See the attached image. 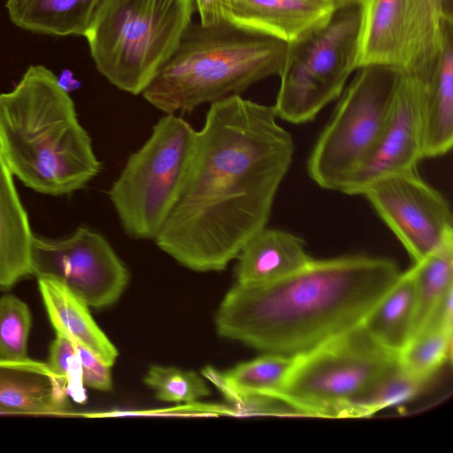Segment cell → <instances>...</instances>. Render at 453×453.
<instances>
[{
  "instance_id": "1",
  "label": "cell",
  "mask_w": 453,
  "mask_h": 453,
  "mask_svg": "<svg viewBox=\"0 0 453 453\" xmlns=\"http://www.w3.org/2000/svg\"><path fill=\"white\" fill-rule=\"evenodd\" d=\"M273 106L233 95L211 103L179 196L154 240L181 265L222 271L266 226L295 144Z\"/></svg>"
},
{
  "instance_id": "2",
  "label": "cell",
  "mask_w": 453,
  "mask_h": 453,
  "mask_svg": "<svg viewBox=\"0 0 453 453\" xmlns=\"http://www.w3.org/2000/svg\"><path fill=\"white\" fill-rule=\"evenodd\" d=\"M401 273L385 257L313 258L277 280L236 283L218 308L216 329L265 353L294 357L361 324Z\"/></svg>"
},
{
  "instance_id": "3",
  "label": "cell",
  "mask_w": 453,
  "mask_h": 453,
  "mask_svg": "<svg viewBox=\"0 0 453 453\" xmlns=\"http://www.w3.org/2000/svg\"><path fill=\"white\" fill-rule=\"evenodd\" d=\"M0 155L26 187L50 196L73 193L101 170L73 99L43 65L0 94Z\"/></svg>"
},
{
  "instance_id": "4",
  "label": "cell",
  "mask_w": 453,
  "mask_h": 453,
  "mask_svg": "<svg viewBox=\"0 0 453 453\" xmlns=\"http://www.w3.org/2000/svg\"><path fill=\"white\" fill-rule=\"evenodd\" d=\"M287 51V42L226 19L191 22L142 96L165 114L188 113L279 76Z\"/></svg>"
},
{
  "instance_id": "5",
  "label": "cell",
  "mask_w": 453,
  "mask_h": 453,
  "mask_svg": "<svg viewBox=\"0 0 453 453\" xmlns=\"http://www.w3.org/2000/svg\"><path fill=\"white\" fill-rule=\"evenodd\" d=\"M194 0H102L85 34L98 72L139 95L191 24Z\"/></svg>"
},
{
  "instance_id": "6",
  "label": "cell",
  "mask_w": 453,
  "mask_h": 453,
  "mask_svg": "<svg viewBox=\"0 0 453 453\" xmlns=\"http://www.w3.org/2000/svg\"><path fill=\"white\" fill-rule=\"evenodd\" d=\"M196 132L176 114H165L147 141L127 158L108 195L125 233L155 240L182 188Z\"/></svg>"
},
{
  "instance_id": "7",
  "label": "cell",
  "mask_w": 453,
  "mask_h": 453,
  "mask_svg": "<svg viewBox=\"0 0 453 453\" xmlns=\"http://www.w3.org/2000/svg\"><path fill=\"white\" fill-rule=\"evenodd\" d=\"M397 364L359 324L295 356L278 400L290 416L336 418Z\"/></svg>"
},
{
  "instance_id": "8",
  "label": "cell",
  "mask_w": 453,
  "mask_h": 453,
  "mask_svg": "<svg viewBox=\"0 0 453 453\" xmlns=\"http://www.w3.org/2000/svg\"><path fill=\"white\" fill-rule=\"evenodd\" d=\"M360 9H336L323 24L288 43L273 109L278 119L293 124L313 120L341 96L357 70Z\"/></svg>"
},
{
  "instance_id": "9",
  "label": "cell",
  "mask_w": 453,
  "mask_h": 453,
  "mask_svg": "<svg viewBox=\"0 0 453 453\" xmlns=\"http://www.w3.org/2000/svg\"><path fill=\"white\" fill-rule=\"evenodd\" d=\"M308 157L320 188L341 192L374 149L390 115L401 72L371 65L357 69Z\"/></svg>"
},
{
  "instance_id": "10",
  "label": "cell",
  "mask_w": 453,
  "mask_h": 453,
  "mask_svg": "<svg viewBox=\"0 0 453 453\" xmlns=\"http://www.w3.org/2000/svg\"><path fill=\"white\" fill-rule=\"evenodd\" d=\"M32 275L65 286L88 306L115 303L129 281V272L111 245L99 233L81 226L62 239L33 236Z\"/></svg>"
},
{
  "instance_id": "11",
  "label": "cell",
  "mask_w": 453,
  "mask_h": 453,
  "mask_svg": "<svg viewBox=\"0 0 453 453\" xmlns=\"http://www.w3.org/2000/svg\"><path fill=\"white\" fill-rule=\"evenodd\" d=\"M405 248L413 263L453 237V219L443 196L417 168L388 175L361 194Z\"/></svg>"
},
{
  "instance_id": "12",
  "label": "cell",
  "mask_w": 453,
  "mask_h": 453,
  "mask_svg": "<svg viewBox=\"0 0 453 453\" xmlns=\"http://www.w3.org/2000/svg\"><path fill=\"white\" fill-rule=\"evenodd\" d=\"M423 159L418 83L402 71L389 118L370 156L341 190L356 196L388 175L416 169Z\"/></svg>"
},
{
  "instance_id": "13",
  "label": "cell",
  "mask_w": 453,
  "mask_h": 453,
  "mask_svg": "<svg viewBox=\"0 0 453 453\" xmlns=\"http://www.w3.org/2000/svg\"><path fill=\"white\" fill-rule=\"evenodd\" d=\"M0 411L4 415L76 416L62 379L48 363L0 357Z\"/></svg>"
},
{
  "instance_id": "14",
  "label": "cell",
  "mask_w": 453,
  "mask_h": 453,
  "mask_svg": "<svg viewBox=\"0 0 453 453\" xmlns=\"http://www.w3.org/2000/svg\"><path fill=\"white\" fill-rule=\"evenodd\" d=\"M224 19L287 43L326 22L336 10L310 0H223Z\"/></svg>"
},
{
  "instance_id": "15",
  "label": "cell",
  "mask_w": 453,
  "mask_h": 453,
  "mask_svg": "<svg viewBox=\"0 0 453 453\" xmlns=\"http://www.w3.org/2000/svg\"><path fill=\"white\" fill-rule=\"evenodd\" d=\"M415 77L423 159L440 157L453 144V24L445 28L441 51L429 75Z\"/></svg>"
},
{
  "instance_id": "16",
  "label": "cell",
  "mask_w": 453,
  "mask_h": 453,
  "mask_svg": "<svg viewBox=\"0 0 453 453\" xmlns=\"http://www.w3.org/2000/svg\"><path fill=\"white\" fill-rule=\"evenodd\" d=\"M412 0H361L357 69L389 65L404 70Z\"/></svg>"
},
{
  "instance_id": "17",
  "label": "cell",
  "mask_w": 453,
  "mask_h": 453,
  "mask_svg": "<svg viewBox=\"0 0 453 453\" xmlns=\"http://www.w3.org/2000/svg\"><path fill=\"white\" fill-rule=\"evenodd\" d=\"M235 259L236 283L256 285L284 278L313 257L298 235L265 226L245 242Z\"/></svg>"
},
{
  "instance_id": "18",
  "label": "cell",
  "mask_w": 453,
  "mask_h": 453,
  "mask_svg": "<svg viewBox=\"0 0 453 453\" xmlns=\"http://www.w3.org/2000/svg\"><path fill=\"white\" fill-rule=\"evenodd\" d=\"M294 357L265 353L225 372L206 367L202 372L234 403V409L240 416L252 402L279 401Z\"/></svg>"
},
{
  "instance_id": "19",
  "label": "cell",
  "mask_w": 453,
  "mask_h": 453,
  "mask_svg": "<svg viewBox=\"0 0 453 453\" xmlns=\"http://www.w3.org/2000/svg\"><path fill=\"white\" fill-rule=\"evenodd\" d=\"M37 281L56 334L88 349L111 366L119 356L118 349L97 326L88 305L65 286L54 280L37 278Z\"/></svg>"
},
{
  "instance_id": "20",
  "label": "cell",
  "mask_w": 453,
  "mask_h": 453,
  "mask_svg": "<svg viewBox=\"0 0 453 453\" xmlns=\"http://www.w3.org/2000/svg\"><path fill=\"white\" fill-rule=\"evenodd\" d=\"M12 176L0 155V288L4 289L32 275L34 234Z\"/></svg>"
},
{
  "instance_id": "21",
  "label": "cell",
  "mask_w": 453,
  "mask_h": 453,
  "mask_svg": "<svg viewBox=\"0 0 453 453\" xmlns=\"http://www.w3.org/2000/svg\"><path fill=\"white\" fill-rule=\"evenodd\" d=\"M415 314V282L411 267L401 273L361 325L376 343L399 356L413 334Z\"/></svg>"
},
{
  "instance_id": "22",
  "label": "cell",
  "mask_w": 453,
  "mask_h": 453,
  "mask_svg": "<svg viewBox=\"0 0 453 453\" xmlns=\"http://www.w3.org/2000/svg\"><path fill=\"white\" fill-rule=\"evenodd\" d=\"M102 0H7L14 25L32 32L84 36Z\"/></svg>"
},
{
  "instance_id": "23",
  "label": "cell",
  "mask_w": 453,
  "mask_h": 453,
  "mask_svg": "<svg viewBox=\"0 0 453 453\" xmlns=\"http://www.w3.org/2000/svg\"><path fill=\"white\" fill-rule=\"evenodd\" d=\"M449 24H453V0H412L403 71L429 75Z\"/></svg>"
},
{
  "instance_id": "24",
  "label": "cell",
  "mask_w": 453,
  "mask_h": 453,
  "mask_svg": "<svg viewBox=\"0 0 453 453\" xmlns=\"http://www.w3.org/2000/svg\"><path fill=\"white\" fill-rule=\"evenodd\" d=\"M411 268L416 292L414 334L439 301L453 288V237L414 263Z\"/></svg>"
},
{
  "instance_id": "25",
  "label": "cell",
  "mask_w": 453,
  "mask_h": 453,
  "mask_svg": "<svg viewBox=\"0 0 453 453\" xmlns=\"http://www.w3.org/2000/svg\"><path fill=\"white\" fill-rule=\"evenodd\" d=\"M426 382L407 372L398 364L366 390L344 404L337 418L370 417L416 396Z\"/></svg>"
},
{
  "instance_id": "26",
  "label": "cell",
  "mask_w": 453,
  "mask_h": 453,
  "mask_svg": "<svg viewBox=\"0 0 453 453\" xmlns=\"http://www.w3.org/2000/svg\"><path fill=\"white\" fill-rule=\"evenodd\" d=\"M453 329L420 328L398 356L400 365L410 374L427 382L451 357Z\"/></svg>"
},
{
  "instance_id": "27",
  "label": "cell",
  "mask_w": 453,
  "mask_h": 453,
  "mask_svg": "<svg viewBox=\"0 0 453 453\" xmlns=\"http://www.w3.org/2000/svg\"><path fill=\"white\" fill-rule=\"evenodd\" d=\"M143 381L165 402L195 403L211 394L199 374L173 366L152 365Z\"/></svg>"
},
{
  "instance_id": "28",
  "label": "cell",
  "mask_w": 453,
  "mask_h": 453,
  "mask_svg": "<svg viewBox=\"0 0 453 453\" xmlns=\"http://www.w3.org/2000/svg\"><path fill=\"white\" fill-rule=\"evenodd\" d=\"M32 315L26 303L13 295L0 297V357H27Z\"/></svg>"
},
{
  "instance_id": "29",
  "label": "cell",
  "mask_w": 453,
  "mask_h": 453,
  "mask_svg": "<svg viewBox=\"0 0 453 453\" xmlns=\"http://www.w3.org/2000/svg\"><path fill=\"white\" fill-rule=\"evenodd\" d=\"M48 365L64 381L68 396L78 403H85L87 395L76 345L69 339L56 334L50 346Z\"/></svg>"
},
{
  "instance_id": "30",
  "label": "cell",
  "mask_w": 453,
  "mask_h": 453,
  "mask_svg": "<svg viewBox=\"0 0 453 453\" xmlns=\"http://www.w3.org/2000/svg\"><path fill=\"white\" fill-rule=\"evenodd\" d=\"M79 353L84 386L100 391L111 389V366L88 349L76 344Z\"/></svg>"
},
{
  "instance_id": "31",
  "label": "cell",
  "mask_w": 453,
  "mask_h": 453,
  "mask_svg": "<svg viewBox=\"0 0 453 453\" xmlns=\"http://www.w3.org/2000/svg\"><path fill=\"white\" fill-rule=\"evenodd\" d=\"M361 0H331L333 6L339 9L351 4H359Z\"/></svg>"
},
{
  "instance_id": "32",
  "label": "cell",
  "mask_w": 453,
  "mask_h": 453,
  "mask_svg": "<svg viewBox=\"0 0 453 453\" xmlns=\"http://www.w3.org/2000/svg\"><path fill=\"white\" fill-rule=\"evenodd\" d=\"M310 1H314V2H319V3H325V4H332L331 0H310Z\"/></svg>"
},
{
  "instance_id": "33",
  "label": "cell",
  "mask_w": 453,
  "mask_h": 453,
  "mask_svg": "<svg viewBox=\"0 0 453 453\" xmlns=\"http://www.w3.org/2000/svg\"><path fill=\"white\" fill-rule=\"evenodd\" d=\"M0 415H4V414L0 411Z\"/></svg>"
}]
</instances>
